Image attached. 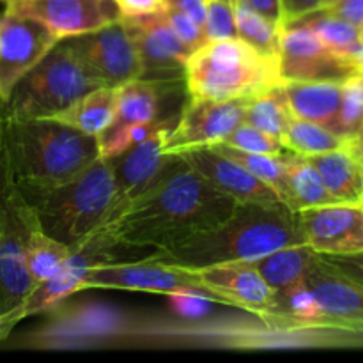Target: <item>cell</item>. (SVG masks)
Here are the masks:
<instances>
[{
    "mask_svg": "<svg viewBox=\"0 0 363 363\" xmlns=\"http://www.w3.org/2000/svg\"><path fill=\"white\" fill-rule=\"evenodd\" d=\"M250 319L135 321L128 346L215 350H362L363 330L328 315L298 318L272 311Z\"/></svg>",
    "mask_w": 363,
    "mask_h": 363,
    "instance_id": "cell-1",
    "label": "cell"
},
{
    "mask_svg": "<svg viewBox=\"0 0 363 363\" xmlns=\"http://www.w3.org/2000/svg\"><path fill=\"white\" fill-rule=\"evenodd\" d=\"M240 202L216 190L181 156L126 211L101 230L113 247L163 250L222 225Z\"/></svg>",
    "mask_w": 363,
    "mask_h": 363,
    "instance_id": "cell-2",
    "label": "cell"
},
{
    "mask_svg": "<svg viewBox=\"0 0 363 363\" xmlns=\"http://www.w3.org/2000/svg\"><path fill=\"white\" fill-rule=\"evenodd\" d=\"M296 211L286 204H238L229 220L147 257L177 268L254 262L279 248L303 245Z\"/></svg>",
    "mask_w": 363,
    "mask_h": 363,
    "instance_id": "cell-3",
    "label": "cell"
},
{
    "mask_svg": "<svg viewBox=\"0 0 363 363\" xmlns=\"http://www.w3.org/2000/svg\"><path fill=\"white\" fill-rule=\"evenodd\" d=\"M4 137L20 186L60 184L99 158L98 137L55 119L14 121L4 113Z\"/></svg>",
    "mask_w": 363,
    "mask_h": 363,
    "instance_id": "cell-4",
    "label": "cell"
},
{
    "mask_svg": "<svg viewBox=\"0 0 363 363\" xmlns=\"http://www.w3.org/2000/svg\"><path fill=\"white\" fill-rule=\"evenodd\" d=\"M20 186V184H18ZM48 236L78 250L105 225L116 195L110 158L99 156L73 179L53 186H20Z\"/></svg>",
    "mask_w": 363,
    "mask_h": 363,
    "instance_id": "cell-5",
    "label": "cell"
},
{
    "mask_svg": "<svg viewBox=\"0 0 363 363\" xmlns=\"http://www.w3.org/2000/svg\"><path fill=\"white\" fill-rule=\"evenodd\" d=\"M39 220L21 194L4 137L0 99V342L20 325L18 314L35 287L27 266V241Z\"/></svg>",
    "mask_w": 363,
    "mask_h": 363,
    "instance_id": "cell-6",
    "label": "cell"
},
{
    "mask_svg": "<svg viewBox=\"0 0 363 363\" xmlns=\"http://www.w3.org/2000/svg\"><path fill=\"white\" fill-rule=\"evenodd\" d=\"M279 84V62L240 38L206 43L188 57L184 73L190 98L209 101L250 98Z\"/></svg>",
    "mask_w": 363,
    "mask_h": 363,
    "instance_id": "cell-7",
    "label": "cell"
},
{
    "mask_svg": "<svg viewBox=\"0 0 363 363\" xmlns=\"http://www.w3.org/2000/svg\"><path fill=\"white\" fill-rule=\"evenodd\" d=\"M96 87L62 39L11 89L4 113L14 121L50 119Z\"/></svg>",
    "mask_w": 363,
    "mask_h": 363,
    "instance_id": "cell-8",
    "label": "cell"
},
{
    "mask_svg": "<svg viewBox=\"0 0 363 363\" xmlns=\"http://www.w3.org/2000/svg\"><path fill=\"white\" fill-rule=\"evenodd\" d=\"M45 325L23 337L21 346L32 350H103L126 346L137 319L105 303H59L48 311Z\"/></svg>",
    "mask_w": 363,
    "mask_h": 363,
    "instance_id": "cell-9",
    "label": "cell"
},
{
    "mask_svg": "<svg viewBox=\"0 0 363 363\" xmlns=\"http://www.w3.org/2000/svg\"><path fill=\"white\" fill-rule=\"evenodd\" d=\"M89 289H123L165 296L170 293H194L209 298L216 305H223V301L190 272L152 261L147 255L133 262H96L85 273L80 293Z\"/></svg>",
    "mask_w": 363,
    "mask_h": 363,
    "instance_id": "cell-10",
    "label": "cell"
},
{
    "mask_svg": "<svg viewBox=\"0 0 363 363\" xmlns=\"http://www.w3.org/2000/svg\"><path fill=\"white\" fill-rule=\"evenodd\" d=\"M99 87H121L142 77V64L123 21L64 39Z\"/></svg>",
    "mask_w": 363,
    "mask_h": 363,
    "instance_id": "cell-11",
    "label": "cell"
},
{
    "mask_svg": "<svg viewBox=\"0 0 363 363\" xmlns=\"http://www.w3.org/2000/svg\"><path fill=\"white\" fill-rule=\"evenodd\" d=\"M128 34L135 43L142 64V80L160 84H184L190 50L181 43L176 32L167 21L165 14H142V16H121Z\"/></svg>",
    "mask_w": 363,
    "mask_h": 363,
    "instance_id": "cell-12",
    "label": "cell"
},
{
    "mask_svg": "<svg viewBox=\"0 0 363 363\" xmlns=\"http://www.w3.org/2000/svg\"><path fill=\"white\" fill-rule=\"evenodd\" d=\"M279 73L282 82H344L357 73V66L332 52L303 20H298L284 25L280 32Z\"/></svg>",
    "mask_w": 363,
    "mask_h": 363,
    "instance_id": "cell-13",
    "label": "cell"
},
{
    "mask_svg": "<svg viewBox=\"0 0 363 363\" xmlns=\"http://www.w3.org/2000/svg\"><path fill=\"white\" fill-rule=\"evenodd\" d=\"M247 103L248 98L227 101L190 98L167 135L165 152L169 156H177L191 149L225 142V138L245 121Z\"/></svg>",
    "mask_w": 363,
    "mask_h": 363,
    "instance_id": "cell-14",
    "label": "cell"
},
{
    "mask_svg": "<svg viewBox=\"0 0 363 363\" xmlns=\"http://www.w3.org/2000/svg\"><path fill=\"white\" fill-rule=\"evenodd\" d=\"M170 130L172 126L163 128L145 140L135 144L133 147L110 158L113 169L116 195H113L112 206H110L108 218L103 227L116 222L126 211L128 206L142 197L163 176L172 160V156L165 152V138Z\"/></svg>",
    "mask_w": 363,
    "mask_h": 363,
    "instance_id": "cell-15",
    "label": "cell"
},
{
    "mask_svg": "<svg viewBox=\"0 0 363 363\" xmlns=\"http://www.w3.org/2000/svg\"><path fill=\"white\" fill-rule=\"evenodd\" d=\"M60 39L35 18L4 9L0 14V99L30 71Z\"/></svg>",
    "mask_w": 363,
    "mask_h": 363,
    "instance_id": "cell-16",
    "label": "cell"
},
{
    "mask_svg": "<svg viewBox=\"0 0 363 363\" xmlns=\"http://www.w3.org/2000/svg\"><path fill=\"white\" fill-rule=\"evenodd\" d=\"M305 243L319 255L363 252V206L335 204L296 211Z\"/></svg>",
    "mask_w": 363,
    "mask_h": 363,
    "instance_id": "cell-17",
    "label": "cell"
},
{
    "mask_svg": "<svg viewBox=\"0 0 363 363\" xmlns=\"http://www.w3.org/2000/svg\"><path fill=\"white\" fill-rule=\"evenodd\" d=\"M112 248L113 245L110 243L108 238L101 230H96L78 250L73 252V255L64 262V266L55 275L35 284L18 314V321L21 323L32 315L45 314L66 301L67 296L80 293L82 280L85 279L87 269L96 262L112 261V255H110Z\"/></svg>",
    "mask_w": 363,
    "mask_h": 363,
    "instance_id": "cell-18",
    "label": "cell"
},
{
    "mask_svg": "<svg viewBox=\"0 0 363 363\" xmlns=\"http://www.w3.org/2000/svg\"><path fill=\"white\" fill-rule=\"evenodd\" d=\"M181 269L197 277L225 307H236L255 315H264L275 308V289L266 284L252 262H222Z\"/></svg>",
    "mask_w": 363,
    "mask_h": 363,
    "instance_id": "cell-19",
    "label": "cell"
},
{
    "mask_svg": "<svg viewBox=\"0 0 363 363\" xmlns=\"http://www.w3.org/2000/svg\"><path fill=\"white\" fill-rule=\"evenodd\" d=\"M6 9L35 18L60 41L121 20V11L113 0H28Z\"/></svg>",
    "mask_w": 363,
    "mask_h": 363,
    "instance_id": "cell-20",
    "label": "cell"
},
{
    "mask_svg": "<svg viewBox=\"0 0 363 363\" xmlns=\"http://www.w3.org/2000/svg\"><path fill=\"white\" fill-rule=\"evenodd\" d=\"M177 156L197 170L216 190L223 191L240 204H284L268 184L213 147L191 149Z\"/></svg>",
    "mask_w": 363,
    "mask_h": 363,
    "instance_id": "cell-21",
    "label": "cell"
},
{
    "mask_svg": "<svg viewBox=\"0 0 363 363\" xmlns=\"http://www.w3.org/2000/svg\"><path fill=\"white\" fill-rule=\"evenodd\" d=\"M305 284L325 315L363 330V284L344 275L318 254Z\"/></svg>",
    "mask_w": 363,
    "mask_h": 363,
    "instance_id": "cell-22",
    "label": "cell"
},
{
    "mask_svg": "<svg viewBox=\"0 0 363 363\" xmlns=\"http://www.w3.org/2000/svg\"><path fill=\"white\" fill-rule=\"evenodd\" d=\"M287 103L296 119L312 121L335 131L342 101V82L293 80L284 82Z\"/></svg>",
    "mask_w": 363,
    "mask_h": 363,
    "instance_id": "cell-23",
    "label": "cell"
},
{
    "mask_svg": "<svg viewBox=\"0 0 363 363\" xmlns=\"http://www.w3.org/2000/svg\"><path fill=\"white\" fill-rule=\"evenodd\" d=\"M307 158L321 174L323 183L337 202L363 206V165L350 147Z\"/></svg>",
    "mask_w": 363,
    "mask_h": 363,
    "instance_id": "cell-24",
    "label": "cell"
},
{
    "mask_svg": "<svg viewBox=\"0 0 363 363\" xmlns=\"http://www.w3.org/2000/svg\"><path fill=\"white\" fill-rule=\"evenodd\" d=\"M176 87L179 85L160 84V82L142 80V78L121 85L119 96H117L116 117L105 131L160 119L163 96L169 94Z\"/></svg>",
    "mask_w": 363,
    "mask_h": 363,
    "instance_id": "cell-25",
    "label": "cell"
},
{
    "mask_svg": "<svg viewBox=\"0 0 363 363\" xmlns=\"http://www.w3.org/2000/svg\"><path fill=\"white\" fill-rule=\"evenodd\" d=\"M117 96L119 87H96L50 119L59 121L92 137H99L116 117Z\"/></svg>",
    "mask_w": 363,
    "mask_h": 363,
    "instance_id": "cell-26",
    "label": "cell"
},
{
    "mask_svg": "<svg viewBox=\"0 0 363 363\" xmlns=\"http://www.w3.org/2000/svg\"><path fill=\"white\" fill-rule=\"evenodd\" d=\"M315 259L318 254L307 243H303L279 248L252 264L272 289L279 291L293 284L303 282Z\"/></svg>",
    "mask_w": 363,
    "mask_h": 363,
    "instance_id": "cell-27",
    "label": "cell"
},
{
    "mask_svg": "<svg viewBox=\"0 0 363 363\" xmlns=\"http://www.w3.org/2000/svg\"><path fill=\"white\" fill-rule=\"evenodd\" d=\"M284 165H286L287 188L291 195V208L294 211L318 206L335 204V199L323 183L321 174L318 172L307 156L296 152H284Z\"/></svg>",
    "mask_w": 363,
    "mask_h": 363,
    "instance_id": "cell-28",
    "label": "cell"
},
{
    "mask_svg": "<svg viewBox=\"0 0 363 363\" xmlns=\"http://www.w3.org/2000/svg\"><path fill=\"white\" fill-rule=\"evenodd\" d=\"M293 119L294 116L287 103L284 84L273 85V87L248 98L245 121L257 130L268 133L269 137H275L284 142Z\"/></svg>",
    "mask_w": 363,
    "mask_h": 363,
    "instance_id": "cell-29",
    "label": "cell"
},
{
    "mask_svg": "<svg viewBox=\"0 0 363 363\" xmlns=\"http://www.w3.org/2000/svg\"><path fill=\"white\" fill-rule=\"evenodd\" d=\"M318 38L328 46L332 52L344 59L351 60L357 66V59L363 53V34L362 28L319 9L308 16L301 18Z\"/></svg>",
    "mask_w": 363,
    "mask_h": 363,
    "instance_id": "cell-30",
    "label": "cell"
},
{
    "mask_svg": "<svg viewBox=\"0 0 363 363\" xmlns=\"http://www.w3.org/2000/svg\"><path fill=\"white\" fill-rule=\"evenodd\" d=\"M215 151L222 152L227 158L234 160L240 165H243L248 172L254 174L257 179L268 184L273 191L280 197V201L291 208V195L289 188H287V177H286V165H284V152L282 155H257V152H245L240 149L229 147L225 144H215L209 145ZM293 209V208H291ZM294 211V209H293Z\"/></svg>",
    "mask_w": 363,
    "mask_h": 363,
    "instance_id": "cell-31",
    "label": "cell"
},
{
    "mask_svg": "<svg viewBox=\"0 0 363 363\" xmlns=\"http://www.w3.org/2000/svg\"><path fill=\"white\" fill-rule=\"evenodd\" d=\"M350 138L328 130V128L315 124L312 121L296 119L294 117L289 124L284 145L287 151L296 152L301 156H315L325 152L339 151V149L350 147Z\"/></svg>",
    "mask_w": 363,
    "mask_h": 363,
    "instance_id": "cell-32",
    "label": "cell"
},
{
    "mask_svg": "<svg viewBox=\"0 0 363 363\" xmlns=\"http://www.w3.org/2000/svg\"><path fill=\"white\" fill-rule=\"evenodd\" d=\"M234 16H236L238 38L248 43L261 55L279 62L280 32H282V27L261 16L245 0H236V4H234Z\"/></svg>",
    "mask_w": 363,
    "mask_h": 363,
    "instance_id": "cell-33",
    "label": "cell"
},
{
    "mask_svg": "<svg viewBox=\"0 0 363 363\" xmlns=\"http://www.w3.org/2000/svg\"><path fill=\"white\" fill-rule=\"evenodd\" d=\"M73 248L48 236L41 227L32 230L27 241V266L35 284L55 275L73 255Z\"/></svg>",
    "mask_w": 363,
    "mask_h": 363,
    "instance_id": "cell-34",
    "label": "cell"
},
{
    "mask_svg": "<svg viewBox=\"0 0 363 363\" xmlns=\"http://www.w3.org/2000/svg\"><path fill=\"white\" fill-rule=\"evenodd\" d=\"M176 119L177 117H169V119H156L151 121V123L130 124V126L119 128V130L103 131L98 137L99 156H103V158H112V156L121 155V152L133 147L138 142L145 140L147 137L155 135L156 131L174 126Z\"/></svg>",
    "mask_w": 363,
    "mask_h": 363,
    "instance_id": "cell-35",
    "label": "cell"
},
{
    "mask_svg": "<svg viewBox=\"0 0 363 363\" xmlns=\"http://www.w3.org/2000/svg\"><path fill=\"white\" fill-rule=\"evenodd\" d=\"M363 126V74L353 73L342 82V101L335 133L353 140Z\"/></svg>",
    "mask_w": 363,
    "mask_h": 363,
    "instance_id": "cell-36",
    "label": "cell"
},
{
    "mask_svg": "<svg viewBox=\"0 0 363 363\" xmlns=\"http://www.w3.org/2000/svg\"><path fill=\"white\" fill-rule=\"evenodd\" d=\"M222 144L245 152H257V155H282L287 151L282 140L269 137L268 133L257 130L247 121H243Z\"/></svg>",
    "mask_w": 363,
    "mask_h": 363,
    "instance_id": "cell-37",
    "label": "cell"
},
{
    "mask_svg": "<svg viewBox=\"0 0 363 363\" xmlns=\"http://www.w3.org/2000/svg\"><path fill=\"white\" fill-rule=\"evenodd\" d=\"M273 311L286 312V314L298 315V318H319L323 315L314 294L303 282L293 284L284 289L275 291V308Z\"/></svg>",
    "mask_w": 363,
    "mask_h": 363,
    "instance_id": "cell-38",
    "label": "cell"
},
{
    "mask_svg": "<svg viewBox=\"0 0 363 363\" xmlns=\"http://www.w3.org/2000/svg\"><path fill=\"white\" fill-rule=\"evenodd\" d=\"M204 35L209 41L238 38L234 6L220 0H208L204 21Z\"/></svg>",
    "mask_w": 363,
    "mask_h": 363,
    "instance_id": "cell-39",
    "label": "cell"
},
{
    "mask_svg": "<svg viewBox=\"0 0 363 363\" xmlns=\"http://www.w3.org/2000/svg\"><path fill=\"white\" fill-rule=\"evenodd\" d=\"M167 301L174 314L184 321H195V319L208 318L215 301L209 298L194 293H170L167 294Z\"/></svg>",
    "mask_w": 363,
    "mask_h": 363,
    "instance_id": "cell-40",
    "label": "cell"
},
{
    "mask_svg": "<svg viewBox=\"0 0 363 363\" xmlns=\"http://www.w3.org/2000/svg\"><path fill=\"white\" fill-rule=\"evenodd\" d=\"M163 14H165L167 21L170 23L172 30L176 32L177 38L181 39V43H183L191 53L208 43V39H206L204 35V28H202L201 25L195 23V21L191 20V18H188L186 14H183L181 11L174 9V7L170 6L165 7Z\"/></svg>",
    "mask_w": 363,
    "mask_h": 363,
    "instance_id": "cell-41",
    "label": "cell"
},
{
    "mask_svg": "<svg viewBox=\"0 0 363 363\" xmlns=\"http://www.w3.org/2000/svg\"><path fill=\"white\" fill-rule=\"evenodd\" d=\"M323 11L354 25V27L363 28V0H337Z\"/></svg>",
    "mask_w": 363,
    "mask_h": 363,
    "instance_id": "cell-42",
    "label": "cell"
},
{
    "mask_svg": "<svg viewBox=\"0 0 363 363\" xmlns=\"http://www.w3.org/2000/svg\"><path fill=\"white\" fill-rule=\"evenodd\" d=\"M121 16H142V14L163 13L167 0H113Z\"/></svg>",
    "mask_w": 363,
    "mask_h": 363,
    "instance_id": "cell-43",
    "label": "cell"
},
{
    "mask_svg": "<svg viewBox=\"0 0 363 363\" xmlns=\"http://www.w3.org/2000/svg\"><path fill=\"white\" fill-rule=\"evenodd\" d=\"M321 257L328 261L333 268L342 272L344 275L363 284V252L350 255H321Z\"/></svg>",
    "mask_w": 363,
    "mask_h": 363,
    "instance_id": "cell-44",
    "label": "cell"
},
{
    "mask_svg": "<svg viewBox=\"0 0 363 363\" xmlns=\"http://www.w3.org/2000/svg\"><path fill=\"white\" fill-rule=\"evenodd\" d=\"M321 6L323 0H282L286 25L315 13V11L321 9Z\"/></svg>",
    "mask_w": 363,
    "mask_h": 363,
    "instance_id": "cell-45",
    "label": "cell"
},
{
    "mask_svg": "<svg viewBox=\"0 0 363 363\" xmlns=\"http://www.w3.org/2000/svg\"><path fill=\"white\" fill-rule=\"evenodd\" d=\"M252 9L257 11L261 16L269 20L272 23L284 27L286 25V18H284L282 0H245Z\"/></svg>",
    "mask_w": 363,
    "mask_h": 363,
    "instance_id": "cell-46",
    "label": "cell"
},
{
    "mask_svg": "<svg viewBox=\"0 0 363 363\" xmlns=\"http://www.w3.org/2000/svg\"><path fill=\"white\" fill-rule=\"evenodd\" d=\"M167 6L181 11V13L186 14L188 18H191L195 23L201 25V27L204 28L208 0H167Z\"/></svg>",
    "mask_w": 363,
    "mask_h": 363,
    "instance_id": "cell-47",
    "label": "cell"
},
{
    "mask_svg": "<svg viewBox=\"0 0 363 363\" xmlns=\"http://www.w3.org/2000/svg\"><path fill=\"white\" fill-rule=\"evenodd\" d=\"M350 151L357 156L358 162L363 165V142H357V140H351L350 144Z\"/></svg>",
    "mask_w": 363,
    "mask_h": 363,
    "instance_id": "cell-48",
    "label": "cell"
},
{
    "mask_svg": "<svg viewBox=\"0 0 363 363\" xmlns=\"http://www.w3.org/2000/svg\"><path fill=\"white\" fill-rule=\"evenodd\" d=\"M0 2H2L6 7H9V6H16V4H21V2H28V0H0Z\"/></svg>",
    "mask_w": 363,
    "mask_h": 363,
    "instance_id": "cell-49",
    "label": "cell"
},
{
    "mask_svg": "<svg viewBox=\"0 0 363 363\" xmlns=\"http://www.w3.org/2000/svg\"><path fill=\"white\" fill-rule=\"evenodd\" d=\"M357 71H358V73L363 74V53L357 59Z\"/></svg>",
    "mask_w": 363,
    "mask_h": 363,
    "instance_id": "cell-50",
    "label": "cell"
},
{
    "mask_svg": "<svg viewBox=\"0 0 363 363\" xmlns=\"http://www.w3.org/2000/svg\"><path fill=\"white\" fill-rule=\"evenodd\" d=\"M353 140H357V142H363V126L360 128V130H358V133L354 135Z\"/></svg>",
    "mask_w": 363,
    "mask_h": 363,
    "instance_id": "cell-51",
    "label": "cell"
},
{
    "mask_svg": "<svg viewBox=\"0 0 363 363\" xmlns=\"http://www.w3.org/2000/svg\"><path fill=\"white\" fill-rule=\"evenodd\" d=\"M333 2H337V0H323V6H321V9H325V7L332 6Z\"/></svg>",
    "mask_w": 363,
    "mask_h": 363,
    "instance_id": "cell-52",
    "label": "cell"
},
{
    "mask_svg": "<svg viewBox=\"0 0 363 363\" xmlns=\"http://www.w3.org/2000/svg\"><path fill=\"white\" fill-rule=\"evenodd\" d=\"M220 2H227V4H230V6H234V4H236V0H220Z\"/></svg>",
    "mask_w": 363,
    "mask_h": 363,
    "instance_id": "cell-53",
    "label": "cell"
},
{
    "mask_svg": "<svg viewBox=\"0 0 363 363\" xmlns=\"http://www.w3.org/2000/svg\"><path fill=\"white\" fill-rule=\"evenodd\" d=\"M362 34H363V28H362Z\"/></svg>",
    "mask_w": 363,
    "mask_h": 363,
    "instance_id": "cell-54",
    "label": "cell"
}]
</instances>
